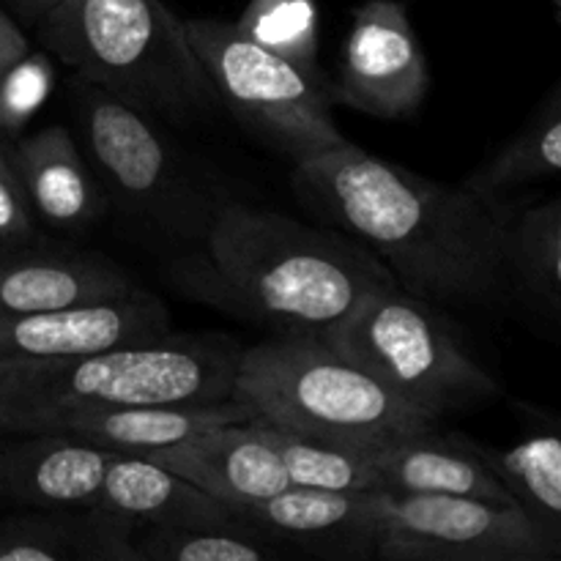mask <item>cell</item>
Masks as SVG:
<instances>
[{"instance_id": "5b68a950", "label": "cell", "mask_w": 561, "mask_h": 561, "mask_svg": "<svg viewBox=\"0 0 561 561\" xmlns=\"http://www.w3.org/2000/svg\"><path fill=\"white\" fill-rule=\"evenodd\" d=\"M233 400L277 431L354 447L436 425L318 337L277 334L241 348Z\"/></svg>"}, {"instance_id": "d6986e66", "label": "cell", "mask_w": 561, "mask_h": 561, "mask_svg": "<svg viewBox=\"0 0 561 561\" xmlns=\"http://www.w3.org/2000/svg\"><path fill=\"white\" fill-rule=\"evenodd\" d=\"M27 203L55 228H85L107 208L91 164L66 126H47L11 153Z\"/></svg>"}, {"instance_id": "9a60e30c", "label": "cell", "mask_w": 561, "mask_h": 561, "mask_svg": "<svg viewBox=\"0 0 561 561\" xmlns=\"http://www.w3.org/2000/svg\"><path fill=\"white\" fill-rule=\"evenodd\" d=\"M113 453L69 433H20L0 442V502L93 507Z\"/></svg>"}, {"instance_id": "2e32d148", "label": "cell", "mask_w": 561, "mask_h": 561, "mask_svg": "<svg viewBox=\"0 0 561 561\" xmlns=\"http://www.w3.org/2000/svg\"><path fill=\"white\" fill-rule=\"evenodd\" d=\"M140 285L96 252H5L0 255V316L58 312L140 294Z\"/></svg>"}, {"instance_id": "52a82bcc", "label": "cell", "mask_w": 561, "mask_h": 561, "mask_svg": "<svg viewBox=\"0 0 561 561\" xmlns=\"http://www.w3.org/2000/svg\"><path fill=\"white\" fill-rule=\"evenodd\" d=\"M75 104L88 164L104 184L107 201L168 236L203 241L225 203L195 184L151 115L85 80L75 82Z\"/></svg>"}, {"instance_id": "83f0119b", "label": "cell", "mask_w": 561, "mask_h": 561, "mask_svg": "<svg viewBox=\"0 0 561 561\" xmlns=\"http://www.w3.org/2000/svg\"><path fill=\"white\" fill-rule=\"evenodd\" d=\"M33 236L31 203L20 181L0 175V244H22Z\"/></svg>"}, {"instance_id": "ba28073f", "label": "cell", "mask_w": 561, "mask_h": 561, "mask_svg": "<svg viewBox=\"0 0 561 561\" xmlns=\"http://www.w3.org/2000/svg\"><path fill=\"white\" fill-rule=\"evenodd\" d=\"M184 31L219 102L294 162L348 142L334 124L327 88L244 36L236 22L201 16L184 20Z\"/></svg>"}, {"instance_id": "4fadbf2b", "label": "cell", "mask_w": 561, "mask_h": 561, "mask_svg": "<svg viewBox=\"0 0 561 561\" xmlns=\"http://www.w3.org/2000/svg\"><path fill=\"white\" fill-rule=\"evenodd\" d=\"M142 458L175 471L230 510L263 502L290 485L283 460L255 420L197 433Z\"/></svg>"}, {"instance_id": "484cf974", "label": "cell", "mask_w": 561, "mask_h": 561, "mask_svg": "<svg viewBox=\"0 0 561 561\" xmlns=\"http://www.w3.org/2000/svg\"><path fill=\"white\" fill-rule=\"evenodd\" d=\"M140 561H277L288 548L236 529H181V526H148L135 537Z\"/></svg>"}, {"instance_id": "ac0fdd59", "label": "cell", "mask_w": 561, "mask_h": 561, "mask_svg": "<svg viewBox=\"0 0 561 561\" xmlns=\"http://www.w3.org/2000/svg\"><path fill=\"white\" fill-rule=\"evenodd\" d=\"M135 520L107 507H53L0 520V561H140Z\"/></svg>"}, {"instance_id": "d6a6232c", "label": "cell", "mask_w": 561, "mask_h": 561, "mask_svg": "<svg viewBox=\"0 0 561 561\" xmlns=\"http://www.w3.org/2000/svg\"><path fill=\"white\" fill-rule=\"evenodd\" d=\"M559 88H561V82H559Z\"/></svg>"}, {"instance_id": "7a4b0ae2", "label": "cell", "mask_w": 561, "mask_h": 561, "mask_svg": "<svg viewBox=\"0 0 561 561\" xmlns=\"http://www.w3.org/2000/svg\"><path fill=\"white\" fill-rule=\"evenodd\" d=\"M201 244V255L175 263L179 288L288 337H321L367 296L398 283L343 230L241 203L219 208Z\"/></svg>"}, {"instance_id": "e0dca14e", "label": "cell", "mask_w": 561, "mask_h": 561, "mask_svg": "<svg viewBox=\"0 0 561 561\" xmlns=\"http://www.w3.org/2000/svg\"><path fill=\"white\" fill-rule=\"evenodd\" d=\"M99 507L148 526L252 531L228 504L140 455L110 458L99 491Z\"/></svg>"}, {"instance_id": "f546056e", "label": "cell", "mask_w": 561, "mask_h": 561, "mask_svg": "<svg viewBox=\"0 0 561 561\" xmlns=\"http://www.w3.org/2000/svg\"><path fill=\"white\" fill-rule=\"evenodd\" d=\"M64 0H11V5L16 9V14H22L25 20H42L47 11H53L55 5H60Z\"/></svg>"}, {"instance_id": "44dd1931", "label": "cell", "mask_w": 561, "mask_h": 561, "mask_svg": "<svg viewBox=\"0 0 561 561\" xmlns=\"http://www.w3.org/2000/svg\"><path fill=\"white\" fill-rule=\"evenodd\" d=\"M515 409L529 427L520 442L510 447L477 444L513 502L561 559V420L537 405L518 403Z\"/></svg>"}, {"instance_id": "cb8c5ba5", "label": "cell", "mask_w": 561, "mask_h": 561, "mask_svg": "<svg viewBox=\"0 0 561 561\" xmlns=\"http://www.w3.org/2000/svg\"><path fill=\"white\" fill-rule=\"evenodd\" d=\"M561 173V88H553L540 113L496 157L477 168L463 184L485 195H507L529 181Z\"/></svg>"}, {"instance_id": "ffe728a7", "label": "cell", "mask_w": 561, "mask_h": 561, "mask_svg": "<svg viewBox=\"0 0 561 561\" xmlns=\"http://www.w3.org/2000/svg\"><path fill=\"white\" fill-rule=\"evenodd\" d=\"M250 420H255L252 411L230 398L219 403H157L82 411L60 422L55 433H69L113 455H140L142 458L197 433Z\"/></svg>"}, {"instance_id": "8fae6325", "label": "cell", "mask_w": 561, "mask_h": 561, "mask_svg": "<svg viewBox=\"0 0 561 561\" xmlns=\"http://www.w3.org/2000/svg\"><path fill=\"white\" fill-rule=\"evenodd\" d=\"M236 515L266 540L327 559H376L381 531L378 491H318L288 485Z\"/></svg>"}, {"instance_id": "6da1fadb", "label": "cell", "mask_w": 561, "mask_h": 561, "mask_svg": "<svg viewBox=\"0 0 561 561\" xmlns=\"http://www.w3.org/2000/svg\"><path fill=\"white\" fill-rule=\"evenodd\" d=\"M294 190L318 217L365 244L400 288L433 307L510 301L520 206L504 195L431 181L351 140L296 162Z\"/></svg>"}, {"instance_id": "7402d4cb", "label": "cell", "mask_w": 561, "mask_h": 561, "mask_svg": "<svg viewBox=\"0 0 561 561\" xmlns=\"http://www.w3.org/2000/svg\"><path fill=\"white\" fill-rule=\"evenodd\" d=\"M510 299L548 337H561V197L520 208L513 236Z\"/></svg>"}, {"instance_id": "7c38bea8", "label": "cell", "mask_w": 561, "mask_h": 561, "mask_svg": "<svg viewBox=\"0 0 561 561\" xmlns=\"http://www.w3.org/2000/svg\"><path fill=\"white\" fill-rule=\"evenodd\" d=\"M170 334V310L148 290L58 312L0 316V362L88 354Z\"/></svg>"}, {"instance_id": "5bb4252c", "label": "cell", "mask_w": 561, "mask_h": 561, "mask_svg": "<svg viewBox=\"0 0 561 561\" xmlns=\"http://www.w3.org/2000/svg\"><path fill=\"white\" fill-rule=\"evenodd\" d=\"M378 491L394 496H471L515 504L480 444L460 433L427 425L376 447Z\"/></svg>"}, {"instance_id": "1f68e13d", "label": "cell", "mask_w": 561, "mask_h": 561, "mask_svg": "<svg viewBox=\"0 0 561 561\" xmlns=\"http://www.w3.org/2000/svg\"><path fill=\"white\" fill-rule=\"evenodd\" d=\"M557 3H559V11H561V0H557Z\"/></svg>"}, {"instance_id": "9c48e42d", "label": "cell", "mask_w": 561, "mask_h": 561, "mask_svg": "<svg viewBox=\"0 0 561 561\" xmlns=\"http://www.w3.org/2000/svg\"><path fill=\"white\" fill-rule=\"evenodd\" d=\"M381 493L376 559L553 561L557 551L518 504L471 496Z\"/></svg>"}, {"instance_id": "8992f818", "label": "cell", "mask_w": 561, "mask_h": 561, "mask_svg": "<svg viewBox=\"0 0 561 561\" xmlns=\"http://www.w3.org/2000/svg\"><path fill=\"white\" fill-rule=\"evenodd\" d=\"M318 340L431 422L469 414L502 394L453 323L398 283L367 296Z\"/></svg>"}, {"instance_id": "d4e9b609", "label": "cell", "mask_w": 561, "mask_h": 561, "mask_svg": "<svg viewBox=\"0 0 561 561\" xmlns=\"http://www.w3.org/2000/svg\"><path fill=\"white\" fill-rule=\"evenodd\" d=\"M239 31L294 64L307 80L327 88L318 66V5L316 0H250L236 20Z\"/></svg>"}, {"instance_id": "f1b7e54d", "label": "cell", "mask_w": 561, "mask_h": 561, "mask_svg": "<svg viewBox=\"0 0 561 561\" xmlns=\"http://www.w3.org/2000/svg\"><path fill=\"white\" fill-rule=\"evenodd\" d=\"M31 53V44H27L25 33L16 27V22L0 9V75H3L9 66H14L16 60L25 58Z\"/></svg>"}, {"instance_id": "30bf717a", "label": "cell", "mask_w": 561, "mask_h": 561, "mask_svg": "<svg viewBox=\"0 0 561 561\" xmlns=\"http://www.w3.org/2000/svg\"><path fill=\"white\" fill-rule=\"evenodd\" d=\"M431 91V69L411 16L398 0H367L354 11L329 102L376 118H411Z\"/></svg>"}, {"instance_id": "603a6c76", "label": "cell", "mask_w": 561, "mask_h": 561, "mask_svg": "<svg viewBox=\"0 0 561 561\" xmlns=\"http://www.w3.org/2000/svg\"><path fill=\"white\" fill-rule=\"evenodd\" d=\"M257 427L283 460L290 485L318 491H378L376 447L296 436L266 422H257Z\"/></svg>"}, {"instance_id": "277c9868", "label": "cell", "mask_w": 561, "mask_h": 561, "mask_svg": "<svg viewBox=\"0 0 561 561\" xmlns=\"http://www.w3.org/2000/svg\"><path fill=\"white\" fill-rule=\"evenodd\" d=\"M38 38L80 80L146 115L190 121L219 102L164 0H64L38 20Z\"/></svg>"}, {"instance_id": "3957f363", "label": "cell", "mask_w": 561, "mask_h": 561, "mask_svg": "<svg viewBox=\"0 0 561 561\" xmlns=\"http://www.w3.org/2000/svg\"><path fill=\"white\" fill-rule=\"evenodd\" d=\"M241 345L228 334H164L88 354L0 362V436L55 433L71 414L233 398Z\"/></svg>"}, {"instance_id": "4316f807", "label": "cell", "mask_w": 561, "mask_h": 561, "mask_svg": "<svg viewBox=\"0 0 561 561\" xmlns=\"http://www.w3.org/2000/svg\"><path fill=\"white\" fill-rule=\"evenodd\" d=\"M55 69L44 53H27L0 75V131L16 135L53 91Z\"/></svg>"}, {"instance_id": "4dcf8cb0", "label": "cell", "mask_w": 561, "mask_h": 561, "mask_svg": "<svg viewBox=\"0 0 561 561\" xmlns=\"http://www.w3.org/2000/svg\"><path fill=\"white\" fill-rule=\"evenodd\" d=\"M0 175H3V179H11V181H20V179H16L14 164H11V159L5 157L3 151H0Z\"/></svg>"}]
</instances>
